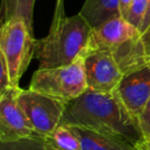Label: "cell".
Masks as SVG:
<instances>
[{
	"mask_svg": "<svg viewBox=\"0 0 150 150\" xmlns=\"http://www.w3.org/2000/svg\"><path fill=\"white\" fill-rule=\"evenodd\" d=\"M61 123L95 129L123 140L134 147L145 141L138 119L125 108L115 92L88 90L67 104Z\"/></svg>",
	"mask_w": 150,
	"mask_h": 150,
	"instance_id": "1",
	"label": "cell"
},
{
	"mask_svg": "<svg viewBox=\"0 0 150 150\" xmlns=\"http://www.w3.org/2000/svg\"><path fill=\"white\" fill-rule=\"evenodd\" d=\"M93 27L79 13L52 23L47 35L35 42L34 57L39 63L38 69L67 66L83 57Z\"/></svg>",
	"mask_w": 150,
	"mask_h": 150,
	"instance_id": "2",
	"label": "cell"
},
{
	"mask_svg": "<svg viewBox=\"0 0 150 150\" xmlns=\"http://www.w3.org/2000/svg\"><path fill=\"white\" fill-rule=\"evenodd\" d=\"M29 88L66 104L74 101L88 90L84 73V56L67 66L36 70Z\"/></svg>",
	"mask_w": 150,
	"mask_h": 150,
	"instance_id": "3",
	"label": "cell"
},
{
	"mask_svg": "<svg viewBox=\"0 0 150 150\" xmlns=\"http://www.w3.org/2000/svg\"><path fill=\"white\" fill-rule=\"evenodd\" d=\"M35 42L33 31L22 18H13L1 25L0 52L8 66L13 86H19L22 75L34 56Z\"/></svg>",
	"mask_w": 150,
	"mask_h": 150,
	"instance_id": "4",
	"label": "cell"
},
{
	"mask_svg": "<svg viewBox=\"0 0 150 150\" xmlns=\"http://www.w3.org/2000/svg\"><path fill=\"white\" fill-rule=\"evenodd\" d=\"M18 102L39 137L50 135L60 125L67 106L62 101L30 88L20 90Z\"/></svg>",
	"mask_w": 150,
	"mask_h": 150,
	"instance_id": "5",
	"label": "cell"
},
{
	"mask_svg": "<svg viewBox=\"0 0 150 150\" xmlns=\"http://www.w3.org/2000/svg\"><path fill=\"white\" fill-rule=\"evenodd\" d=\"M84 73L88 90L112 93L123 77L112 52L88 48L84 54Z\"/></svg>",
	"mask_w": 150,
	"mask_h": 150,
	"instance_id": "6",
	"label": "cell"
},
{
	"mask_svg": "<svg viewBox=\"0 0 150 150\" xmlns=\"http://www.w3.org/2000/svg\"><path fill=\"white\" fill-rule=\"evenodd\" d=\"M21 88L13 86L0 96V143L36 136L27 115L18 102Z\"/></svg>",
	"mask_w": 150,
	"mask_h": 150,
	"instance_id": "7",
	"label": "cell"
},
{
	"mask_svg": "<svg viewBox=\"0 0 150 150\" xmlns=\"http://www.w3.org/2000/svg\"><path fill=\"white\" fill-rule=\"evenodd\" d=\"M114 92L138 119L150 99V64L123 75Z\"/></svg>",
	"mask_w": 150,
	"mask_h": 150,
	"instance_id": "8",
	"label": "cell"
},
{
	"mask_svg": "<svg viewBox=\"0 0 150 150\" xmlns=\"http://www.w3.org/2000/svg\"><path fill=\"white\" fill-rule=\"evenodd\" d=\"M139 36H141L140 30L119 16L93 28L88 48L104 50L112 52Z\"/></svg>",
	"mask_w": 150,
	"mask_h": 150,
	"instance_id": "9",
	"label": "cell"
},
{
	"mask_svg": "<svg viewBox=\"0 0 150 150\" xmlns=\"http://www.w3.org/2000/svg\"><path fill=\"white\" fill-rule=\"evenodd\" d=\"M77 134L81 150H135V147L113 136L84 127L71 125Z\"/></svg>",
	"mask_w": 150,
	"mask_h": 150,
	"instance_id": "10",
	"label": "cell"
},
{
	"mask_svg": "<svg viewBox=\"0 0 150 150\" xmlns=\"http://www.w3.org/2000/svg\"><path fill=\"white\" fill-rule=\"evenodd\" d=\"M79 13L93 28L119 17L118 0H86Z\"/></svg>",
	"mask_w": 150,
	"mask_h": 150,
	"instance_id": "11",
	"label": "cell"
},
{
	"mask_svg": "<svg viewBox=\"0 0 150 150\" xmlns=\"http://www.w3.org/2000/svg\"><path fill=\"white\" fill-rule=\"evenodd\" d=\"M42 138L46 150H81L79 138L70 125L60 123L50 135Z\"/></svg>",
	"mask_w": 150,
	"mask_h": 150,
	"instance_id": "12",
	"label": "cell"
},
{
	"mask_svg": "<svg viewBox=\"0 0 150 150\" xmlns=\"http://www.w3.org/2000/svg\"><path fill=\"white\" fill-rule=\"evenodd\" d=\"M35 0H2L1 3V21L5 22L13 18H22L28 27L33 29V13Z\"/></svg>",
	"mask_w": 150,
	"mask_h": 150,
	"instance_id": "13",
	"label": "cell"
},
{
	"mask_svg": "<svg viewBox=\"0 0 150 150\" xmlns=\"http://www.w3.org/2000/svg\"><path fill=\"white\" fill-rule=\"evenodd\" d=\"M0 150H46L43 138L39 136L25 138L15 142L0 143Z\"/></svg>",
	"mask_w": 150,
	"mask_h": 150,
	"instance_id": "14",
	"label": "cell"
},
{
	"mask_svg": "<svg viewBox=\"0 0 150 150\" xmlns=\"http://www.w3.org/2000/svg\"><path fill=\"white\" fill-rule=\"evenodd\" d=\"M148 0H133L125 20L138 29H141L147 11Z\"/></svg>",
	"mask_w": 150,
	"mask_h": 150,
	"instance_id": "15",
	"label": "cell"
},
{
	"mask_svg": "<svg viewBox=\"0 0 150 150\" xmlns=\"http://www.w3.org/2000/svg\"><path fill=\"white\" fill-rule=\"evenodd\" d=\"M11 88H13V84L11 81L8 66L6 64L4 56L0 52V96Z\"/></svg>",
	"mask_w": 150,
	"mask_h": 150,
	"instance_id": "16",
	"label": "cell"
},
{
	"mask_svg": "<svg viewBox=\"0 0 150 150\" xmlns=\"http://www.w3.org/2000/svg\"><path fill=\"white\" fill-rule=\"evenodd\" d=\"M138 122L145 140H150V99L144 110L138 117Z\"/></svg>",
	"mask_w": 150,
	"mask_h": 150,
	"instance_id": "17",
	"label": "cell"
},
{
	"mask_svg": "<svg viewBox=\"0 0 150 150\" xmlns=\"http://www.w3.org/2000/svg\"><path fill=\"white\" fill-rule=\"evenodd\" d=\"M142 41L144 44V50H145V57L147 64H150V27L141 34Z\"/></svg>",
	"mask_w": 150,
	"mask_h": 150,
	"instance_id": "18",
	"label": "cell"
},
{
	"mask_svg": "<svg viewBox=\"0 0 150 150\" xmlns=\"http://www.w3.org/2000/svg\"><path fill=\"white\" fill-rule=\"evenodd\" d=\"M64 17H66L64 11V0H56V7H54V18H52V23H56Z\"/></svg>",
	"mask_w": 150,
	"mask_h": 150,
	"instance_id": "19",
	"label": "cell"
},
{
	"mask_svg": "<svg viewBox=\"0 0 150 150\" xmlns=\"http://www.w3.org/2000/svg\"><path fill=\"white\" fill-rule=\"evenodd\" d=\"M132 2H133V0H118V8L120 17L125 19L127 13L129 11V7L132 5Z\"/></svg>",
	"mask_w": 150,
	"mask_h": 150,
	"instance_id": "20",
	"label": "cell"
},
{
	"mask_svg": "<svg viewBox=\"0 0 150 150\" xmlns=\"http://www.w3.org/2000/svg\"><path fill=\"white\" fill-rule=\"evenodd\" d=\"M149 27H150V0H148L147 11H146V16L143 21V24H142V27L140 29V33L143 34Z\"/></svg>",
	"mask_w": 150,
	"mask_h": 150,
	"instance_id": "21",
	"label": "cell"
},
{
	"mask_svg": "<svg viewBox=\"0 0 150 150\" xmlns=\"http://www.w3.org/2000/svg\"><path fill=\"white\" fill-rule=\"evenodd\" d=\"M135 150H150V140H145L141 144L135 147Z\"/></svg>",
	"mask_w": 150,
	"mask_h": 150,
	"instance_id": "22",
	"label": "cell"
}]
</instances>
